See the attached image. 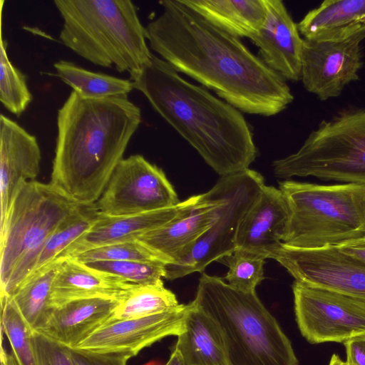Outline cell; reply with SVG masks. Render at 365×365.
Returning a JSON list of instances; mask_svg holds the SVG:
<instances>
[{
  "mask_svg": "<svg viewBox=\"0 0 365 365\" xmlns=\"http://www.w3.org/2000/svg\"><path fill=\"white\" fill-rule=\"evenodd\" d=\"M79 205L50 182L21 185L0 225L1 297H11L33 273L46 241Z\"/></svg>",
  "mask_w": 365,
  "mask_h": 365,
  "instance_id": "6",
  "label": "cell"
},
{
  "mask_svg": "<svg viewBox=\"0 0 365 365\" xmlns=\"http://www.w3.org/2000/svg\"><path fill=\"white\" fill-rule=\"evenodd\" d=\"M120 301L90 298L67 302L53 308L44 326L37 331L73 349L110 321Z\"/></svg>",
  "mask_w": 365,
  "mask_h": 365,
  "instance_id": "21",
  "label": "cell"
},
{
  "mask_svg": "<svg viewBox=\"0 0 365 365\" xmlns=\"http://www.w3.org/2000/svg\"><path fill=\"white\" fill-rule=\"evenodd\" d=\"M0 101L11 113L19 116L32 100L26 78L9 60L6 41L1 35Z\"/></svg>",
  "mask_w": 365,
  "mask_h": 365,
  "instance_id": "29",
  "label": "cell"
},
{
  "mask_svg": "<svg viewBox=\"0 0 365 365\" xmlns=\"http://www.w3.org/2000/svg\"><path fill=\"white\" fill-rule=\"evenodd\" d=\"M307 40L349 36L365 29V0H325L297 24Z\"/></svg>",
  "mask_w": 365,
  "mask_h": 365,
  "instance_id": "23",
  "label": "cell"
},
{
  "mask_svg": "<svg viewBox=\"0 0 365 365\" xmlns=\"http://www.w3.org/2000/svg\"><path fill=\"white\" fill-rule=\"evenodd\" d=\"M289 218V207L282 191L264 185L239 225L235 250L270 258L283 242Z\"/></svg>",
  "mask_w": 365,
  "mask_h": 365,
  "instance_id": "16",
  "label": "cell"
},
{
  "mask_svg": "<svg viewBox=\"0 0 365 365\" xmlns=\"http://www.w3.org/2000/svg\"><path fill=\"white\" fill-rule=\"evenodd\" d=\"M141 123L128 96L86 98L72 91L58 109L51 182L80 204H95Z\"/></svg>",
  "mask_w": 365,
  "mask_h": 365,
  "instance_id": "2",
  "label": "cell"
},
{
  "mask_svg": "<svg viewBox=\"0 0 365 365\" xmlns=\"http://www.w3.org/2000/svg\"><path fill=\"white\" fill-rule=\"evenodd\" d=\"M71 258L83 264L97 261L163 262L151 250L139 240L93 248Z\"/></svg>",
  "mask_w": 365,
  "mask_h": 365,
  "instance_id": "33",
  "label": "cell"
},
{
  "mask_svg": "<svg viewBox=\"0 0 365 365\" xmlns=\"http://www.w3.org/2000/svg\"><path fill=\"white\" fill-rule=\"evenodd\" d=\"M36 138L6 115H0V208L1 225L21 185L40 172Z\"/></svg>",
  "mask_w": 365,
  "mask_h": 365,
  "instance_id": "15",
  "label": "cell"
},
{
  "mask_svg": "<svg viewBox=\"0 0 365 365\" xmlns=\"http://www.w3.org/2000/svg\"><path fill=\"white\" fill-rule=\"evenodd\" d=\"M174 346L184 365H230L221 334L193 302L187 304L183 328Z\"/></svg>",
  "mask_w": 365,
  "mask_h": 365,
  "instance_id": "22",
  "label": "cell"
},
{
  "mask_svg": "<svg viewBox=\"0 0 365 365\" xmlns=\"http://www.w3.org/2000/svg\"><path fill=\"white\" fill-rule=\"evenodd\" d=\"M63 19L59 38L73 52L103 67L139 73L153 53L138 9L130 0H55Z\"/></svg>",
  "mask_w": 365,
  "mask_h": 365,
  "instance_id": "4",
  "label": "cell"
},
{
  "mask_svg": "<svg viewBox=\"0 0 365 365\" xmlns=\"http://www.w3.org/2000/svg\"><path fill=\"white\" fill-rule=\"evenodd\" d=\"M180 202L163 170L135 154L119 162L95 205L101 214L123 216L163 210Z\"/></svg>",
  "mask_w": 365,
  "mask_h": 365,
  "instance_id": "11",
  "label": "cell"
},
{
  "mask_svg": "<svg viewBox=\"0 0 365 365\" xmlns=\"http://www.w3.org/2000/svg\"><path fill=\"white\" fill-rule=\"evenodd\" d=\"M342 365H351V364H348V363H347V362H346V361H344Z\"/></svg>",
  "mask_w": 365,
  "mask_h": 365,
  "instance_id": "41",
  "label": "cell"
},
{
  "mask_svg": "<svg viewBox=\"0 0 365 365\" xmlns=\"http://www.w3.org/2000/svg\"><path fill=\"white\" fill-rule=\"evenodd\" d=\"M364 39L365 29L340 38L304 39L300 80L304 88L321 101L340 96L359 78Z\"/></svg>",
  "mask_w": 365,
  "mask_h": 365,
  "instance_id": "13",
  "label": "cell"
},
{
  "mask_svg": "<svg viewBox=\"0 0 365 365\" xmlns=\"http://www.w3.org/2000/svg\"><path fill=\"white\" fill-rule=\"evenodd\" d=\"M130 80L133 88L222 177L248 169L255 160L253 134L241 111L185 80L161 58L153 54Z\"/></svg>",
  "mask_w": 365,
  "mask_h": 365,
  "instance_id": "3",
  "label": "cell"
},
{
  "mask_svg": "<svg viewBox=\"0 0 365 365\" xmlns=\"http://www.w3.org/2000/svg\"><path fill=\"white\" fill-rule=\"evenodd\" d=\"M292 291L296 321L309 343L345 342L365 334V301L297 281Z\"/></svg>",
  "mask_w": 365,
  "mask_h": 365,
  "instance_id": "10",
  "label": "cell"
},
{
  "mask_svg": "<svg viewBox=\"0 0 365 365\" xmlns=\"http://www.w3.org/2000/svg\"><path fill=\"white\" fill-rule=\"evenodd\" d=\"M267 14L259 33L251 39L259 58L285 80L301 79L304 38L281 0H265Z\"/></svg>",
  "mask_w": 365,
  "mask_h": 365,
  "instance_id": "18",
  "label": "cell"
},
{
  "mask_svg": "<svg viewBox=\"0 0 365 365\" xmlns=\"http://www.w3.org/2000/svg\"><path fill=\"white\" fill-rule=\"evenodd\" d=\"M200 199V195H194L171 207L135 215L107 216L100 213L88 232L69 245L59 259L102 246L138 240L187 212Z\"/></svg>",
  "mask_w": 365,
  "mask_h": 365,
  "instance_id": "17",
  "label": "cell"
},
{
  "mask_svg": "<svg viewBox=\"0 0 365 365\" xmlns=\"http://www.w3.org/2000/svg\"><path fill=\"white\" fill-rule=\"evenodd\" d=\"M343 362L344 361H342L338 355L333 354L329 365H342Z\"/></svg>",
  "mask_w": 365,
  "mask_h": 365,
  "instance_id": "40",
  "label": "cell"
},
{
  "mask_svg": "<svg viewBox=\"0 0 365 365\" xmlns=\"http://www.w3.org/2000/svg\"><path fill=\"white\" fill-rule=\"evenodd\" d=\"M99 216L95 204H80L46 241L33 273L58 259L69 245L88 232Z\"/></svg>",
  "mask_w": 365,
  "mask_h": 365,
  "instance_id": "27",
  "label": "cell"
},
{
  "mask_svg": "<svg viewBox=\"0 0 365 365\" xmlns=\"http://www.w3.org/2000/svg\"><path fill=\"white\" fill-rule=\"evenodd\" d=\"M148 365H149V364H148Z\"/></svg>",
  "mask_w": 365,
  "mask_h": 365,
  "instance_id": "42",
  "label": "cell"
},
{
  "mask_svg": "<svg viewBox=\"0 0 365 365\" xmlns=\"http://www.w3.org/2000/svg\"><path fill=\"white\" fill-rule=\"evenodd\" d=\"M59 262L60 259L34 272L11 297H6L32 331L41 329L53 309L50 296Z\"/></svg>",
  "mask_w": 365,
  "mask_h": 365,
  "instance_id": "25",
  "label": "cell"
},
{
  "mask_svg": "<svg viewBox=\"0 0 365 365\" xmlns=\"http://www.w3.org/2000/svg\"><path fill=\"white\" fill-rule=\"evenodd\" d=\"M279 185L290 210L284 245L316 249L365 235V186L291 180Z\"/></svg>",
  "mask_w": 365,
  "mask_h": 365,
  "instance_id": "7",
  "label": "cell"
},
{
  "mask_svg": "<svg viewBox=\"0 0 365 365\" xmlns=\"http://www.w3.org/2000/svg\"><path fill=\"white\" fill-rule=\"evenodd\" d=\"M179 305L175 294L166 289L163 284H136L119 302L108 322L150 316L175 309Z\"/></svg>",
  "mask_w": 365,
  "mask_h": 365,
  "instance_id": "28",
  "label": "cell"
},
{
  "mask_svg": "<svg viewBox=\"0 0 365 365\" xmlns=\"http://www.w3.org/2000/svg\"><path fill=\"white\" fill-rule=\"evenodd\" d=\"M187 304L156 314L113 321L101 327L73 349L123 352L136 356L142 349L182 330Z\"/></svg>",
  "mask_w": 365,
  "mask_h": 365,
  "instance_id": "14",
  "label": "cell"
},
{
  "mask_svg": "<svg viewBox=\"0 0 365 365\" xmlns=\"http://www.w3.org/2000/svg\"><path fill=\"white\" fill-rule=\"evenodd\" d=\"M87 266L118 277L137 285L163 284L165 264L138 261H97L86 263Z\"/></svg>",
  "mask_w": 365,
  "mask_h": 365,
  "instance_id": "32",
  "label": "cell"
},
{
  "mask_svg": "<svg viewBox=\"0 0 365 365\" xmlns=\"http://www.w3.org/2000/svg\"><path fill=\"white\" fill-rule=\"evenodd\" d=\"M265 259L262 256L235 250L219 261L229 267L224 278L229 285L243 292H251L255 291L257 285L264 279Z\"/></svg>",
  "mask_w": 365,
  "mask_h": 365,
  "instance_id": "31",
  "label": "cell"
},
{
  "mask_svg": "<svg viewBox=\"0 0 365 365\" xmlns=\"http://www.w3.org/2000/svg\"><path fill=\"white\" fill-rule=\"evenodd\" d=\"M264 185L262 175L247 169L221 177L206 195L216 203V218L183 257L165 265L166 279L202 272L211 262L231 255L236 249L239 225Z\"/></svg>",
  "mask_w": 365,
  "mask_h": 365,
  "instance_id": "9",
  "label": "cell"
},
{
  "mask_svg": "<svg viewBox=\"0 0 365 365\" xmlns=\"http://www.w3.org/2000/svg\"><path fill=\"white\" fill-rule=\"evenodd\" d=\"M1 331L6 334L18 363L37 365L32 342L33 331L6 297H1Z\"/></svg>",
  "mask_w": 365,
  "mask_h": 365,
  "instance_id": "30",
  "label": "cell"
},
{
  "mask_svg": "<svg viewBox=\"0 0 365 365\" xmlns=\"http://www.w3.org/2000/svg\"><path fill=\"white\" fill-rule=\"evenodd\" d=\"M194 304L217 327L230 365H299L289 338L255 291L202 273Z\"/></svg>",
  "mask_w": 365,
  "mask_h": 365,
  "instance_id": "5",
  "label": "cell"
},
{
  "mask_svg": "<svg viewBox=\"0 0 365 365\" xmlns=\"http://www.w3.org/2000/svg\"><path fill=\"white\" fill-rule=\"evenodd\" d=\"M216 215V203L204 193L187 212L138 240L165 264H174L212 225Z\"/></svg>",
  "mask_w": 365,
  "mask_h": 365,
  "instance_id": "20",
  "label": "cell"
},
{
  "mask_svg": "<svg viewBox=\"0 0 365 365\" xmlns=\"http://www.w3.org/2000/svg\"><path fill=\"white\" fill-rule=\"evenodd\" d=\"M341 252L365 263V235L336 246Z\"/></svg>",
  "mask_w": 365,
  "mask_h": 365,
  "instance_id": "37",
  "label": "cell"
},
{
  "mask_svg": "<svg viewBox=\"0 0 365 365\" xmlns=\"http://www.w3.org/2000/svg\"><path fill=\"white\" fill-rule=\"evenodd\" d=\"M135 285L73 258L60 259L51 286L50 304L55 308L90 298L121 300Z\"/></svg>",
  "mask_w": 365,
  "mask_h": 365,
  "instance_id": "19",
  "label": "cell"
},
{
  "mask_svg": "<svg viewBox=\"0 0 365 365\" xmlns=\"http://www.w3.org/2000/svg\"><path fill=\"white\" fill-rule=\"evenodd\" d=\"M145 26L150 48L178 72L210 88L241 112L272 116L294 100L286 80L240 38L220 29L181 0L159 1Z\"/></svg>",
  "mask_w": 365,
  "mask_h": 365,
  "instance_id": "1",
  "label": "cell"
},
{
  "mask_svg": "<svg viewBox=\"0 0 365 365\" xmlns=\"http://www.w3.org/2000/svg\"><path fill=\"white\" fill-rule=\"evenodd\" d=\"M53 66L56 75L73 91L86 98L128 96L133 89V82L130 79L92 72L70 61L60 60Z\"/></svg>",
  "mask_w": 365,
  "mask_h": 365,
  "instance_id": "26",
  "label": "cell"
},
{
  "mask_svg": "<svg viewBox=\"0 0 365 365\" xmlns=\"http://www.w3.org/2000/svg\"><path fill=\"white\" fill-rule=\"evenodd\" d=\"M276 177H315L365 186V108L322 120L294 153L272 163Z\"/></svg>",
  "mask_w": 365,
  "mask_h": 365,
  "instance_id": "8",
  "label": "cell"
},
{
  "mask_svg": "<svg viewBox=\"0 0 365 365\" xmlns=\"http://www.w3.org/2000/svg\"><path fill=\"white\" fill-rule=\"evenodd\" d=\"M1 365H19L14 355L4 349L1 348Z\"/></svg>",
  "mask_w": 365,
  "mask_h": 365,
  "instance_id": "38",
  "label": "cell"
},
{
  "mask_svg": "<svg viewBox=\"0 0 365 365\" xmlns=\"http://www.w3.org/2000/svg\"><path fill=\"white\" fill-rule=\"evenodd\" d=\"M205 20L238 38H254L267 14L265 0H181Z\"/></svg>",
  "mask_w": 365,
  "mask_h": 365,
  "instance_id": "24",
  "label": "cell"
},
{
  "mask_svg": "<svg viewBox=\"0 0 365 365\" xmlns=\"http://www.w3.org/2000/svg\"><path fill=\"white\" fill-rule=\"evenodd\" d=\"M37 365H75L70 348L37 331H32Z\"/></svg>",
  "mask_w": 365,
  "mask_h": 365,
  "instance_id": "34",
  "label": "cell"
},
{
  "mask_svg": "<svg viewBox=\"0 0 365 365\" xmlns=\"http://www.w3.org/2000/svg\"><path fill=\"white\" fill-rule=\"evenodd\" d=\"M344 344L346 352V362L351 365H365V334L350 339Z\"/></svg>",
  "mask_w": 365,
  "mask_h": 365,
  "instance_id": "36",
  "label": "cell"
},
{
  "mask_svg": "<svg viewBox=\"0 0 365 365\" xmlns=\"http://www.w3.org/2000/svg\"><path fill=\"white\" fill-rule=\"evenodd\" d=\"M75 365H127L133 357L123 352L97 351L81 349H70Z\"/></svg>",
  "mask_w": 365,
  "mask_h": 365,
  "instance_id": "35",
  "label": "cell"
},
{
  "mask_svg": "<svg viewBox=\"0 0 365 365\" xmlns=\"http://www.w3.org/2000/svg\"><path fill=\"white\" fill-rule=\"evenodd\" d=\"M270 258L295 281L365 301V263L336 246L299 249L282 243Z\"/></svg>",
  "mask_w": 365,
  "mask_h": 365,
  "instance_id": "12",
  "label": "cell"
},
{
  "mask_svg": "<svg viewBox=\"0 0 365 365\" xmlns=\"http://www.w3.org/2000/svg\"><path fill=\"white\" fill-rule=\"evenodd\" d=\"M165 365H184L181 355L176 349L173 348L170 357Z\"/></svg>",
  "mask_w": 365,
  "mask_h": 365,
  "instance_id": "39",
  "label": "cell"
}]
</instances>
